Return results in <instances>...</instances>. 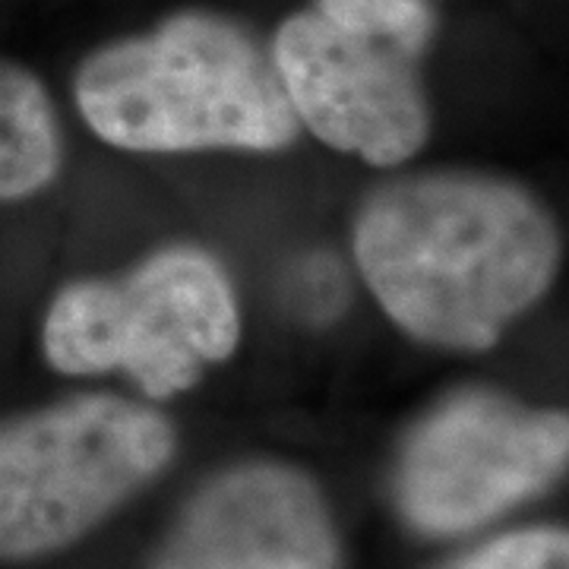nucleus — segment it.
I'll return each mask as SVG.
<instances>
[{"instance_id":"f257e3e1","label":"nucleus","mask_w":569,"mask_h":569,"mask_svg":"<svg viewBox=\"0 0 569 569\" xmlns=\"http://www.w3.org/2000/svg\"><path fill=\"white\" fill-rule=\"evenodd\" d=\"M355 257L373 298L415 339L481 351L548 291L560 241L522 187L437 171L367 197Z\"/></svg>"},{"instance_id":"f03ea898","label":"nucleus","mask_w":569,"mask_h":569,"mask_svg":"<svg viewBox=\"0 0 569 569\" xmlns=\"http://www.w3.org/2000/svg\"><path fill=\"white\" fill-rule=\"evenodd\" d=\"M77 102L104 142L130 152H272L298 133L272 61L212 13L99 48L77 73Z\"/></svg>"},{"instance_id":"7ed1b4c3","label":"nucleus","mask_w":569,"mask_h":569,"mask_svg":"<svg viewBox=\"0 0 569 569\" xmlns=\"http://www.w3.org/2000/svg\"><path fill=\"white\" fill-rule=\"evenodd\" d=\"M241 336L231 282L203 250L171 247L118 282L67 284L44 317L61 373L123 370L152 399L190 389Z\"/></svg>"},{"instance_id":"20e7f679","label":"nucleus","mask_w":569,"mask_h":569,"mask_svg":"<svg viewBox=\"0 0 569 569\" xmlns=\"http://www.w3.org/2000/svg\"><path fill=\"white\" fill-rule=\"evenodd\" d=\"M174 430L159 411L82 396L0 425V560L58 550L159 475Z\"/></svg>"},{"instance_id":"39448f33","label":"nucleus","mask_w":569,"mask_h":569,"mask_svg":"<svg viewBox=\"0 0 569 569\" xmlns=\"http://www.w3.org/2000/svg\"><path fill=\"white\" fill-rule=\"evenodd\" d=\"M567 452L563 411L466 392L411 433L399 466V503L418 529L468 531L548 488Z\"/></svg>"},{"instance_id":"423d86ee","label":"nucleus","mask_w":569,"mask_h":569,"mask_svg":"<svg viewBox=\"0 0 569 569\" xmlns=\"http://www.w3.org/2000/svg\"><path fill=\"white\" fill-rule=\"evenodd\" d=\"M415 54L348 32L317 10L282 22L272 67L298 123L370 164H399L427 140L430 111Z\"/></svg>"},{"instance_id":"0eeeda50","label":"nucleus","mask_w":569,"mask_h":569,"mask_svg":"<svg viewBox=\"0 0 569 569\" xmlns=\"http://www.w3.org/2000/svg\"><path fill=\"white\" fill-rule=\"evenodd\" d=\"M332 560L329 516L305 475L244 466L190 503L159 569H332Z\"/></svg>"},{"instance_id":"6e6552de","label":"nucleus","mask_w":569,"mask_h":569,"mask_svg":"<svg viewBox=\"0 0 569 569\" xmlns=\"http://www.w3.org/2000/svg\"><path fill=\"white\" fill-rule=\"evenodd\" d=\"M61 152V123L39 77L0 58V203L54 181Z\"/></svg>"},{"instance_id":"1a4fd4ad","label":"nucleus","mask_w":569,"mask_h":569,"mask_svg":"<svg viewBox=\"0 0 569 569\" xmlns=\"http://www.w3.org/2000/svg\"><path fill=\"white\" fill-rule=\"evenodd\" d=\"M317 13L348 32L392 41L415 58L433 32L427 0H317Z\"/></svg>"},{"instance_id":"9d476101","label":"nucleus","mask_w":569,"mask_h":569,"mask_svg":"<svg viewBox=\"0 0 569 569\" xmlns=\"http://www.w3.org/2000/svg\"><path fill=\"white\" fill-rule=\"evenodd\" d=\"M452 569H569L567 535L553 529L516 531Z\"/></svg>"},{"instance_id":"9b49d317","label":"nucleus","mask_w":569,"mask_h":569,"mask_svg":"<svg viewBox=\"0 0 569 569\" xmlns=\"http://www.w3.org/2000/svg\"><path fill=\"white\" fill-rule=\"evenodd\" d=\"M288 298L295 310L307 320H329L346 305V279L336 260L313 257L298 266L295 279L288 284Z\"/></svg>"}]
</instances>
